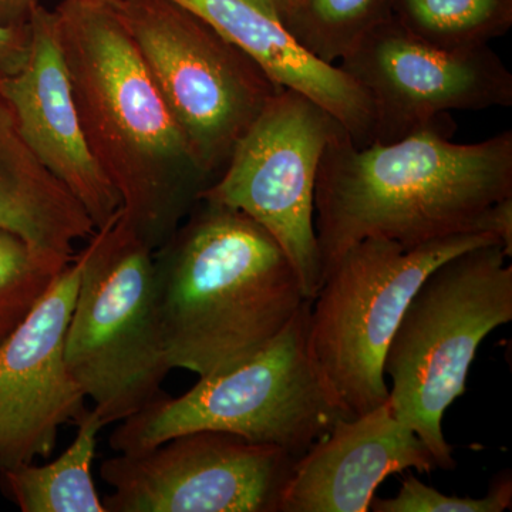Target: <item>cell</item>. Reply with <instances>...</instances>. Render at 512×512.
I'll return each instance as SVG.
<instances>
[{
	"label": "cell",
	"instance_id": "7a4b0ae2",
	"mask_svg": "<svg viewBox=\"0 0 512 512\" xmlns=\"http://www.w3.org/2000/svg\"><path fill=\"white\" fill-rule=\"evenodd\" d=\"M56 15L87 141L120 192L123 221L153 251L210 177L113 6L62 2Z\"/></svg>",
	"mask_w": 512,
	"mask_h": 512
},
{
	"label": "cell",
	"instance_id": "6da1fadb",
	"mask_svg": "<svg viewBox=\"0 0 512 512\" xmlns=\"http://www.w3.org/2000/svg\"><path fill=\"white\" fill-rule=\"evenodd\" d=\"M450 116L394 141L357 147L340 131L320 160L315 229L323 279L367 238L404 248L460 234H490L512 254V131L451 141Z\"/></svg>",
	"mask_w": 512,
	"mask_h": 512
},
{
	"label": "cell",
	"instance_id": "3957f363",
	"mask_svg": "<svg viewBox=\"0 0 512 512\" xmlns=\"http://www.w3.org/2000/svg\"><path fill=\"white\" fill-rule=\"evenodd\" d=\"M202 210L154 258L171 369L200 379L247 362L309 301L284 249L237 210Z\"/></svg>",
	"mask_w": 512,
	"mask_h": 512
},
{
	"label": "cell",
	"instance_id": "e0dca14e",
	"mask_svg": "<svg viewBox=\"0 0 512 512\" xmlns=\"http://www.w3.org/2000/svg\"><path fill=\"white\" fill-rule=\"evenodd\" d=\"M77 434L55 461L22 464L2 471L3 488L23 512H107L93 478L100 414L86 409L76 421Z\"/></svg>",
	"mask_w": 512,
	"mask_h": 512
},
{
	"label": "cell",
	"instance_id": "cb8c5ba5",
	"mask_svg": "<svg viewBox=\"0 0 512 512\" xmlns=\"http://www.w3.org/2000/svg\"><path fill=\"white\" fill-rule=\"evenodd\" d=\"M269 9L274 10L275 15L284 23L289 16L298 9L302 0H261Z\"/></svg>",
	"mask_w": 512,
	"mask_h": 512
},
{
	"label": "cell",
	"instance_id": "2e32d148",
	"mask_svg": "<svg viewBox=\"0 0 512 512\" xmlns=\"http://www.w3.org/2000/svg\"><path fill=\"white\" fill-rule=\"evenodd\" d=\"M0 231L60 265L72 264L74 245L96 232L79 201L37 161L20 136L0 93Z\"/></svg>",
	"mask_w": 512,
	"mask_h": 512
},
{
	"label": "cell",
	"instance_id": "5bb4252c",
	"mask_svg": "<svg viewBox=\"0 0 512 512\" xmlns=\"http://www.w3.org/2000/svg\"><path fill=\"white\" fill-rule=\"evenodd\" d=\"M434 467L429 447L387 400L363 416L340 419L296 460L279 512H367L387 477Z\"/></svg>",
	"mask_w": 512,
	"mask_h": 512
},
{
	"label": "cell",
	"instance_id": "d4e9b609",
	"mask_svg": "<svg viewBox=\"0 0 512 512\" xmlns=\"http://www.w3.org/2000/svg\"><path fill=\"white\" fill-rule=\"evenodd\" d=\"M62 2H86V3H96V5L113 6L114 3H116V0H62Z\"/></svg>",
	"mask_w": 512,
	"mask_h": 512
},
{
	"label": "cell",
	"instance_id": "8992f818",
	"mask_svg": "<svg viewBox=\"0 0 512 512\" xmlns=\"http://www.w3.org/2000/svg\"><path fill=\"white\" fill-rule=\"evenodd\" d=\"M67 326V366L106 426L163 396L170 372L154 256L123 211L94 232Z\"/></svg>",
	"mask_w": 512,
	"mask_h": 512
},
{
	"label": "cell",
	"instance_id": "8fae6325",
	"mask_svg": "<svg viewBox=\"0 0 512 512\" xmlns=\"http://www.w3.org/2000/svg\"><path fill=\"white\" fill-rule=\"evenodd\" d=\"M363 87L376 114L375 143L434 126L450 111L512 106V74L490 46L430 45L390 18L338 63Z\"/></svg>",
	"mask_w": 512,
	"mask_h": 512
},
{
	"label": "cell",
	"instance_id": "30bf717a",
	"mask_svg": "<svg viewBox=\"0 0 512 512\" xmlns=\"http://www.w3.org/2000/svg\"><path fill=\"white\" fill-rule=\"evenodd\" d=\"M298 458L221 431L180 434L101 463L107 512H279Z\"/></svg>",
	"mask_w": 512,
	"mask_h": 512
},
{
	"label": "cell",
	"instance_id": "9c48e42d",
	"mask_svg": "<svg viewBox=\"0 0 512 512\" xmlns=\"http://www.w3.org/2000/svg\"><path fill=\"white\" fill-rule=\"evenodd\" d=\"M343 130L316 101L281 90L238 141L218 180L201 195V200L242 212L268 231L284 249L309 301L323 282L316 180L326 147Z\"/></svg>",
	"mask_w": 512,
	"mask_h": 512
},
{
	"label": "cell",
	"instance_id": "ba28073f",
	"mask_svg": "<svg viewBox=\"0 0 512 512\" xmlns=\"http://www.w3.org/2000/svg\"><path fill=\"white\" fill-rule=\"evenodd\" d=\"M208 177L222 173L278 86L237 46L171 0L113 5ZM221 175V174H220Z\"/></svg>",
	"mask_w": 512,
	"mask_h": 512
},
{
	"label": "cell",
	"instance_id": "9a60e30c",
	"mask_svg": "<svg viewBox=\"0 0 512 512\" xmlns=\"http://www.w3.org/2000/svg\"><path fill=\"white\" fill-rule=\"evenodd\" d=\"M247 53L282 89L329 111L357 147L375 141L376 114L363 87L339 66L306 53L261 0H171Z\"/></svg>",
	"mask_w": 512,
	"mask_h": 512
},
{
	"label": "cell",
	"instance_id": "ac0fdd59",
	"mask_svg": "<svg viewBox=\"0 0 512 512\" xmlns=\"http://www.w3.org/2000/svg\"><path fill=\"white\" fill-rule=\"evenodd\" d=\"M393 18L430 45L476 49L507 35L512 0H393Z\"/></svg>",
	"mask_w": 512,
	"mask_h": 512
},
{
	"label": "cell",
	"instance_id": "4fadbf2b",
	"mask_svg": "<svg viewBox=\"0 0 512 512\" xmlns=\"http://www.w3.org/2000/svg\"><path fill=\"white\" fill-rule=\"evenodd\" d=\"M28 25V59L0 79V93L33 156L82 204L97 231L123 211V200L84 133L56 12L37 5Z\"/></svg>",
	"mask_w": 512,
	"mask_h": 512
},
{
	"label": "cell",
	"instance_id": "d6986e66",
	"mask_svg": "<svg viewBox=\"0 0 512 512\" xmlns=\"http://www.w3.org/2000/svg\"><path fill=\"white\" fill-rule=\"evenodd\" d=\"M392 3L393 0H302L284 26L306 53L338 66L372 30L392 18Z\"/></svg>",
	"mask_w": 512,
	"mask_h": 512
},
{
	"label": "cell",
	"instance_id": "44dd1931",
	"mask_svg": "<svg viewBox=\"0 0 512 512\" xmlns=\"http://www.w3.org/2000/svg\"><path fill=\"white\" fill-rule=\"evenodd\" d=\"M512 507L510 474L498 477L483 498L457 497L440 493L421 483L419 478H404L393 498L373 497L370 510L375 512H503Z\"/></svg>",
	"mask_w": 512,
	"mask_h": 512
},
{
	"label": "cell",
	"instance_id": "277c9868",
	"mask_svg": "<svg viewBox=\"0 0 512 512\" xmlns=\"http://www.w3.org/2000/svg\"><path fill=\"white\" fill-rule=\"evenodd\" d=\"M500 242L467 249L427 275L407 305L384 357L394 416L454 470L444 413L466 392L481 342L512 320V266Z\"/></svg>",
	"mask_w": 512,
	"mask_h": 512
},
{
	"label": "cell",
	"instance_id": "7402d4cb",
	"mask_svg": "<svg viewBox=\"0 0 512 512\" xmlns=\"http://www.w3.org/2000/svg\"><path fill=\"white\" fill-rule=\"evenodd\" d=\"M29 25L0 23V79L18 73L28 59Z\"/></svg>",
	"mask_w": 512,
	"mask_h": 512
},
{
	"label": "cell",
	"instance_id": "52a82bcc",
	"mask_svg": "<svg viewBox=\"0 0 512 512\" xmlns=\"http://www.w3.org/2000/svg\"><path fill=\"white\" fill-rule=\"evenodd\" d=\"M500 242L460 234L416 248L367 238L346 249L312 299L309 352L320 379L348 419L389 400L384 357L407 305L427 275L451 256Z\"/></svg>",
	"mask_w": 512,
	"mask_h": 512
},
{
	"label": "cell",
	"instance_id": "603a6c76",
	"mask_svg": "<svg viewBox=\"0 0 512 512\" xmlns=\"http://www.w3.org/2000/svg\"><path fill=\"white\" fill-rule=\"evenodd\" d=\"M39 0H0V23L26 25Z\"/></svg>",
	"mask_w": 512,
	"mask_h": 512
},
{
	"label": "cell",
	"instance_id": "ffe728a7",
	"mask_svg": "<svg viewBox=\"0 0 512 512\" xmlns=\"http://www.w3.org/2000/svg\"><path fill=\"white\" fill-rule=\"evenodd\" d=\"M69 265L57 264L22 238L0 231V343L18 328Z\"/></svg>",
	"mask_w": 512,
	"mask_h": 512
},
{
	"label": "cell",
	"instance_id": "7c38bea8",
	"mask_svg": "<svg viewBox=\"0 0 512 512\" xmlns=\"http://www.w3.org/2000/svg\"><path fill=\"white\" fill-rule=\"evenodd\" d=\"M83 265L82 251L0 343V473L52 456L60 427L86 412L64 356Z\"/></svg>",
	"mask_w": 512,
	"mask_h": 512
},
{
	"label": "cell",
	"instance_id": "5b68a950",
	"mask_svg": "<svg viewBox=\"0 0 512 512\" xmlns=\"http://www.w3.org/2000/svg\"><path fill=\"white\" fill-rule=\"evenodd\" d=\"M308 301L247 362L204 377L180 397L163 394L113 431L116 453H136L180 434L221 431L299 458L345 413L320 379L309 352Z\"/></svg>",
	"mask_w": 512,
	"mask_h": 512
}]
</instances>
